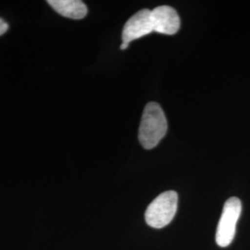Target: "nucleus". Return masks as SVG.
Instances as JSON below:
<instances>
[{"mask_svg":"<svg viewBox=\"0 0 250 250\" xmlns=\"http://www.w3.org/2000/svg\"><path fill=\"white\" fill-rule=\"evenodd\" d=\"M8 30H9V24L3 19L0 18V36L6 34Z\"/></svg>","mask_w":250,"mask_h":250,"instance_id":"nucleus-7","label":"nucleus"},{"mask_svg":"<svg viewBox=\"0 0 250 250\" xmlns=\"http://www.w3.org/2000/svg\"><path fill=\"white\" fill-rule=\"evenodd\" d=\"M178 208V194L166 191L156 197L147 207L145 219L152 228L161 229L173 220Z\"/></svg>","mask_w":250,"mask_h":250,"instance_id":"nucleus-2","label":"nucleus"},{"mask_svg":"<svg viewBox=\"0 0 250 250\" xmlns=\"http://www.w3.org/2000/svg\"><path fill=\"white\" fill-rule=\"evenodd\" d=\"M128 46H129V45H128V44H125V43H123V44L121 45V49H122V50H125V49H127V48H128Z\"/></svg>","mask_w":250,"mask_h":250,"instance_id":"nucleus-8","label":"nucleus"},{"mask_svg":"<svg viewBox=\"0 0 250 250\" xmlns=\"http://www.w3.org/2000/svg\"><path fill=\"white\" fill-rule=\"evenodd\" d=\"M47 3L57 13L66 18L81 20L87 14L85 4L80 0H48Z\"/></svg>","mask_w":250,"mask_h":250,"instance_id":"nucleus-6","label":"nucleus"},{"mask_svg":"<svg viewBox=\"0 0 250 250\" xmlns=\"http://www.w3.org/2000/svg\"><path fill=\"white\" fill-rule=\"evenodd\" d=\"M152 32L154 31L152 25L151 10L141 9L125 23L122 36L123 43L129 45L132 41L147 36Z\"/></svg>","mask_w":250,"mask_h":250,"instance_id":"nucleus-4","label":"nucleus"},{"mask_svg":"<svg viewBox=\"0 0 250 250\" xmlns=\"http://www.w3.org/2000/svg\"><path fill=\"white\" fill-rule=\"evenodd\" d=\"M153 31L162 35L171 36L180 29V17L175 9L170 6H161L151 10Z\"/></svg>","mask_w":250,"mask_h":250,"instance_id":"nucleus-5","label":"nucleus"},{"mask_svg":"<svg viewBox=\"0 0 250 250\" xmlns=\"http://www.w3.org/2000/svg\"><path fill=\"white\" fill-rule=\"evenodd\" d=\"M241 211L242 203L239 198L232 197L226 200L216 231V243L219 247L227 248L231 245Z\"/></svg>","mask_w":250,"mask_h":250,"instance_id":"nucleus-3","label":"nucleus"},{"mask_svg":"<svg viewBox=\"0 0 250 250\" xmlns=\"http://www.w3.org/2000/svg\"><path fill=\"white\" fill-rule=\"evenodd\" d=\"M168 124L161 106L156 102L148 103L145 109L139 127L138 138L146 149L157 146L166 134Z\"/></svg>","mask_w":250,"mask_h":250,"instance_id":"nucleus-1","label":"nucleus"}]
</instances>
